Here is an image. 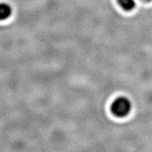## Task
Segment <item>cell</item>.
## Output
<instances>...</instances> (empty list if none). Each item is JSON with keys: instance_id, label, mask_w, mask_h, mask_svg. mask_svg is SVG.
<instances>
[{"instance_id": "6da1fadb", "label": "cell", "mask_w": 152, "mask_h": 152, "mask_svg": "<svg viewBox=\"0 0 152 152\" xmlns=\"http://www.w3.org/2000/svg\"><path fill=\"white\" fill-rule=\"evenodd\" d=\"M131 108L132 104L128 98L121 96L116 99L112 104L111 111L118 117H124L130 113Z\"/></svg>"}, {"instance_id": "7a4b0ae2", "label": "cell", "mask_w": 152, "mask_h": 152, "mask_svg": "<svg viewBox=\"0 0 152 152\" xmlns=\"http://www.w3.org/2000/svg\"><path fill=\"white\" fill-rule=\"evenodd\" d=\"M12 9L9 4L5 3L0 4V20H5L11 16Z\"/></svg>"}, {"instance_id": "3957f363", "label": "cell", "mask_w": 152, "mask_h": 152, "mask_svg": "<svg viewBox=\"0 0 152 152\" xmlns=\"http://www.w3.org/2000/svg\"><path fill=\"white\" fill-rule=\"evenodd\" d=\"M118 3L125 11H131L135 7L134 0H118Z\"/></svg>"}, {"instance_id": "277c9868", "label": "cell", "mask_w": 152, "mask_h": 152, "mask_svg": "<svg viewBox=\"0 0 152 152\" xmlns=\"http://www.w3.org/2000/svg\"><path fill=\"white\" fill-rule=\"evenodd\" d=\"M142 1H145V2H149V1H151L152 0H141Z\"/></svg>"}]
</instances>
